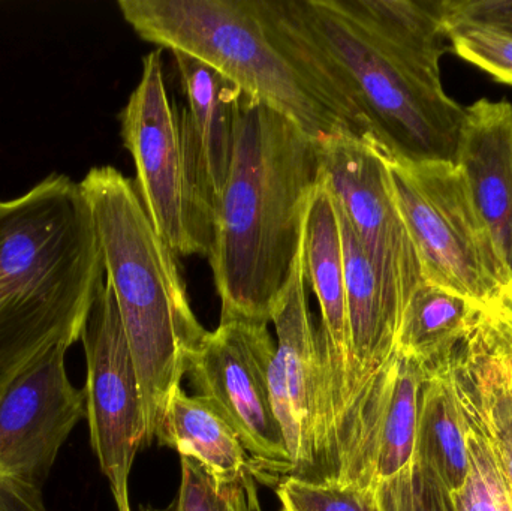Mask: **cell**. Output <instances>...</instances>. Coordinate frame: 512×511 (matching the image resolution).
Segmentation results:
<instances>
[{"label": "cell", "mask_w": 512, "mask_h": 511, "mask_svg": "<svg viewBox=\"0 0 512 511\" xmlns=\"http://www.w3.org/2000/svg\"><path fill=\"white\" fill-rule=\"evenodd\" d=\"M268 35L351 135L399 161L456 159L442 0H255Z\"/></svg>", "instance_id": "1"}, {"label": "cell", "mask_w": 512, "mask_h": 511, "mask_svg": "<svg viewBox=\"0 0 512 511\" xmlns=\"http://www.w3.org/2000/svg\"><path fill=\"white\" fill-rule=\"evenodd\" d=\"M321 179L318 141L279 111L243 96L209 254L221 323H271Z\"/></svg>", "instance_id": "2"}, {"label": "cell", "mask_w": 512, "mask_h": 511, "mask_svg": "<svg viewBox=\"0 0 512 511\" xmlns=\"http://www.w3.org/2000/svg\"><path fill=\"white\" fill-rule=\"evenodd\" d=\"M105 285L92 209L65 174L0 201V395L36 357L81 341Z\"/></svg>", "instance_id": "3"}, {"label": "cell", "mask_w": 512, "mask_h": 511, "mask_svg": "<svg viewBox=\"0 0 512 511\" xmlns=\"http://www.w3.org/2000/svg\"><path fill=\"white\" fill-rule=\"evenodd\" d=\"M80 188L140 381L149 446L209 332L192 311L177 255L156 233L135 183L104 165L93 167Z\"/></svg>", "instance_id": "4"}, {"label": "cell", "mask_w": 512, "mask_h": 511, "mask_svg": "<svg viewBox=\"0 0 512 511\" xmlns=\"http://www.w3.org/2000/svg\"><path fill=\"white\" fill-rule=\"evenodd\" d=\"M117 6L141 39L212 66L313 140L351 135L268 35L255 0H119Z\"/></svg>", "instance_id": "5"}, {"label": "cell", "mask_w": 512, "mask_h": 511, "mask_svg": "<svg viewBox=\"0 0 512 511\" xmlns=\"http://www.w3.org/2000/svg\"><path fill=\"white\" fill-rule=\"evenodd\" d=\"M164 50L143 59L140 83L120 113L123 146L137 171L138 195L156 233L176 255L209 257L216 194L188 108L165 86Z\"/></svg>", "instance_id": "6"}, {"label": "cell", "mask_w": 512, "mask_h": 511, "mask_svg": "<svg viewBox=\"0 0 512 511\" xmlns=\"http://www.w3.org/2000/svg\"><path fill=\"white\" fill-rule=\"evenodd\" d=\"M387 159L424 281L480 305L498 296L512 272L459 165Z\"/></svg>", "instance_id": "7"}, {"label": "cell", "mask_w": 512, "mask_h": 511, "mask_svg": "<svg viewBox=\"0 0 512 511\" xmlns=\"http://www.w3.org/2000/svg\"><path fill=\"white\" fill-rule=\"evenodd\" d=\"M423 384V368L396 351L340 435L327 480L366 489L381 511H412Z\"/></svg>", "instance_id": "8"}, {"label": "cell", "mask_w": 512, "mask_h": 511, "mask_svg": "<svg viewBox=\"0 0 512 511\" xmlns=\"http://www.w3.org/2000/svg\"><path fill=\"white\" fill-rule=\"evenodd\" d=\"M318 144L322 179L351 222L399 330L403 312L424 276L420 255L394 197L387 155L348 134L333 135Z\"/></svg>", "instance_id": "9"}, {"label": "cell", "mask_w": 512, "mask_h": 511, "mask_svg": "<svg viewBox=\"0 0 512 511\" xmlns=\"http://www.w3.org/2000/svg\"><path fill=\"white\" fill-rule=\"evenodd\" d=\"M274 356L268 324L222 321L207 333L188 375L198 396L239 435L267 485L276 486L292 476V461L271 398Z\"/></svg>", "instance_id": "10"}, {"label": "cell", "mask_w": 512, "mask_h": 511, "mask_svg": "<svg viewBox=\"0 0 512 511\" xmlns=\"http://www.w3.org/2000/svg\"><path fill=\"white\" fill-rule=\"evenodd\" d=\"M86 419L90 444L110 483L117 511H132L129 477L135 456L147 446L140 381L113 290L105 281L84 327Z\"/></svg>", "instance_id": "11"}, {"label": "cell", "mask_w": 512, "mask_h": 511, "mask_svg": "<svg viewBox=\"0 0 512 511\" xmlns=\"http://www.w3.org/2000/svg\"><path fill=\"white\" fill-rule=\"evenodd\" d=\"M304 237V231H303ZM303 242L271 315L276 356L271 398L292 461V476L319 480L322 441V360L307 302Z\"/></svg>", "instance_id": "12"}, {"label": "cell", "mask_w": 512, "mask_h": 511, "mask_svg": "<svg viewBox=\"0 0 512 511\" xmlns=\"http://www.w3.org/2000/svg\"><path fill=\"white\" fill-rule=\"evenodd\" d=\"M66 348H50L0 395V471L42 489L63 443L86 419V393L72 386Z\"/></svg>", "instance_id": "13"}, {"label": "cell", "mask_w": 512, "mask_h": 511, "mask_svg": "<svg viewBox=\"0 0 512 511\" xmlns=\"http://www.w3.org/2000/svg\"><path fill=\"white\" fill-rule=\"evenodd\" d=\"M454 164L512 272V104L478 99L465 107Z\"/></svg>", "instance_id": "14"}, {"label": "cell", "mask_w": 512, "mask_h": 511, "mask_svg": "<svg viewBox=\"0 0 512 511\" xmlns=\"http://www.w3.org/2000/svg\"><path fill=\"white\" fill-rule=\"evenodd\" d=\"M156 440L200 462L219 483H267L227 420L206 399L186 395L182 387L170 399Z\"/></svg>", "instance_id": "15"}, {"label": "cell", "mask_w": 512, "mask_h": 511, "mask_svg": "<svg viewBox=\"0 0 512 511\" xmlns=\"http://www.w3.org/2000/svg\"><path fill=\"white\" fill-rule=\"evenodd\" d=\"M336 207L342 231L346 302L351 326L352 351L360 374L361 401L373 377L396 353L399 330L388 312L375 270L363 246L358 242L351 222L337 201Z\"/></svg>", "instance_id": "16"}, {"label": "cell", "mask_w": 512, "mask_h": 511, "mask_svg": "<svg viewBox=\"0 0 512 511\" xmlns=\"http://www.w3.org/2000/svg\"><path fill=\"white\" fill-rule=\"evenodd\" d=\"M477 323V321H475ZM454 390L474 411L512 486V377L472 327L445 359Z\"/></svg>", "instance_id": "17"}, {"label": "cell", "mask_w": 512, "mask_h": 511, "mask_svg": "<svg viewBox=\"0 0 512 511\" xmlns=\"http://www.w3.org/2000/svg\"><path fill=\"white\" fill-rule=\"evenodd\" d=\"M179 69L188 111L200 137L216 198L227 182L243 96L239 86L201 60L171 51Z\"/></svg>", "instance_id": "18"}, {"label": "cell", "mask_w": 512, "mask_h": 511, "mask_svg": "<svg viewBox=\"0 0 512 511\" xmlns=\"http://www.w3.org/2000/svg\"><path fill=\"white\" fill-rule=\"evenodd\" d=\"M417 467L432 471L450 495L457 494L469 476L468 429L445 360L424 371Z\"/></svg>", "instance_id": "19"}, {"label": "cell", "mask_w": 512, "mask_h": 511, "mask_svg": "<svg viewBox=\"0 0 512 511\" xmlns=\"http://www.w3.org/2000/svg\"><path fill=\"white\" fill-rule=\"evenodd\" d=\"M480 309V303L424 281L403 312L397 353L415 360L423 371L438 365L471 332Z\"/></svg>", "instance_id": "20"}, {"label": "cell", "mask_w": 512, "mask_h": 511, "mask_svg": "<svg viewBox=\"0 0 512 511\" xmlns=\"http://www.w3.org/2000/svg\"><path fill=\"white\" fill-rule=\"evenodd\" d=\"M451 51L512 86V0H442Z\"/></svg>", "instance_id": "21"}, {"label": "cell", "mask_w": 512, "mask_h": 511, "mask_svg": "<svg viewBox=\"0 0 512 511\" xmlns=\"http://www.w3.org/2000/svg\"><path fill=\"white\" fill-rule=\"evenodd\" d=\"M457 399L468 429L469 476L465 486L450 495L454 511H512L510 480L474 411L459 396Z\"/></svg>", "instance_id": "22"}, {"label": "cell", "mask_w": 512, "mask_h": 511, "mask_svg": "<svg viewBox=\"0 0 512 511\" xmlns=\"http://www.w3.org/2000/svg\"><path fill=\"white\" fill-rule=\"evenodd\" d=\"M182 459V479L174 511H261L255 486L219 483L188 456Z\"/></svg>", "instance_id": "23"}, {"label": "cell", "mask_w": 512, "mask_h": 511, "mask_svg": "<svg viewBox=\"0 0 512 511\" xmlns=\"http://www.w3.org/2000/svg\"><path fill=\"white\" fill-rule=\"evenodd\" d=\"M280 511H381L372 495L355 483L288 476L276 485Z\"/></svg>", "instance_id": "24"}, {"label": "cell", "mask_w": 512, "mask_h": 511, "mask_svg": "<svg viewBox=\"0 0 512 511\" xmlns=\"http://www.w3.org/2000/svg\"><path fill=\"white\" fill-rule=\"evenodd\" d=\"M475 326L512 377V281L498 296L481 305Z\"/></svg>", "instance_id": "25"}, {"label": "cell", "mask_w": 512, "mask_h": 511, "mask_svg": "<svg viewBox=\"0 0 512 511\" xmlns=\"http://www.w3.org/2000/svg\"><path fill=\"white\" fill-rule=\"evenodd\" d=\"M0 511H48L42 489L0 471Z\"/></svg>", "instance_id": "26"}, {"label": "cell", "mask_w": 512, "mask_h": 511, "mask_svg": "<svg viewBox=\"0 0 512 511\" xmlns=\"http://www.w3.org/2000/svg\"><path fill=\"white\" fill-rule=\"evenodd\" d=\"M412 511H454L447 489L427 468L417 467Z\"/></svg>", "instance_id": "27"}, {"label": "cell", "mask_w": 512, "mask_h": 511, "mask_svg": "<svg viewBox=\"0 0 512 511\" xmlns=\"http://www.w3.org/2000/svg\"><path fill=\"white\" fill-rule=\"evenodd\" d=\"M141 511H158V510H155V509H141Z\"/></svg>", "instance_id": "28"}]
</instances>
